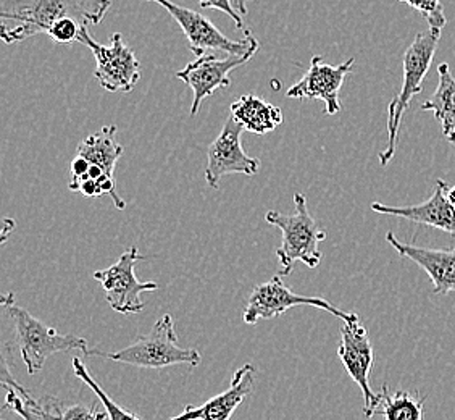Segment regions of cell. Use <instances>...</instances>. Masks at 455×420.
Instances as JSON below:
<instances>
[{
	"label": "cell",
	"mask_w": 455,
	"mask_h": 420,
	"mask_svg": "<svg viewBox=\"0 0 455 420\" xmlns=\"http://www.w3.org/2000/svg\"><path fill=\"white\" fill-rule=\"evenodd\" d=\"M441 33L443 31L429 28L420 35L415 36L411 44L403 52V88L387 105V146L378 156L379 164L383 166H387L395 158L403 114L409 109L411 99L420 94L423 89V81L427 78V73L438 51Z\"/></svg>",
	"instance_id": "6da1fadb"
},
{
	"label": "cell",
	"mask_w": 455,
	"mask_h": 420,
	"mask_svg": "<svg viewBox=\"0 0 455 420\" xmlns=\"http://www.w3.org/2000/svg\"><path fill=\"white\" fill-rule=\"evenodd\" d=\"M0 304L13 320L17 328V343L28 374L35 376L44 368L45 360L57 352L78 350L89 356L88 342L78 335H60L53 327L29 314L27 309L15 304V295L7 293L0 298Z\"/></svg>",
	"instance_id": "7a4b0ae2"
},
{
	"label": "cell",
	"mask_w": 455,
	"mask_h": 420,
	"mask_svg": "<svg viewBox=\"0 0 455 420\" xmlns=\"http://www.w3.org/2000/svg\"><path fill=\"white\" fill-rule=\"evenodd\" d=\"M294 212L284 215L276 210L267 212L265 220L281 230L283 241L276 249V257L280 261V275H291L294 263H306L307 267L315 269L322 262L320 243L326 239L324 228L320 227L307 207L306 196L294 194Z\"/></svg>",
	"instance_id": "3957f363"
},
{
	"label": "cell",
	"mask_w": 455,
	"mask_h": 420,
	"mask_svg": "<svg viewBox=\"0 0 455 420\" xmlns=\"http://www.w3.org/2000/svg\"><path fill=\"white\" fill-rule=\"evenodd\" d=\"M89 356H100L140 368H164L181 364L197 368L202 362L199 351L181 348L178 344L175 322L170 314L162 315L148 335L140 336V340H136L128 348L112 352L91 350Z\"/></svg>",
	"instance_id": "277c9868"
},
{
	"label": "cell",
	"mask_w": 455,
	"mask_h": 420,
	"mask_svg": "<svg viewBox=\"0 0 455 420\" xmlns=\"http://www.w3.org/2000/svg\"><path fill=\"white\" fill-rule=\"evenodd\" d=\"M91 23L78 0H4L0 5V37L5 44L23 43L47 35L61 18Z\"/></svg>",
	"instance_id": "5b68a950"
},
{
	"label": "cell",
	"mask_w": 455,
	"mask_h": 420,
	"mask_svg": "<svg viewBox=\"0 0 455 420\" xmlns=\"http://www.w3.org/2000/svg\"><path fill=\"white\" fill-rule=\"evenodd\" d=\"M79 44L88 47L96 57V77L99 85L108 93H132L140 83V65L132 47L123 43L120 33L112 36L110 45L99 44L89 35L88 25L78 36Z\"/></svg>",
	"instance_id": "8992f818"
},
{
	"label": "cell",
	"mask_w": 455,
	"mask_h": 420,
	"mask_svg": "<svg viewBox=\"0 0 455 420\" xmlns=\"http://www.w3.org/2000/svg\"><path fill=\"white\" fill-rule=\"evenodd\" d=\"M148 2H156L167 10L176 23L183 29L191 51L199 57L213 52L243 55V53L249 52L254 47L255 43H259L249 29L244 31L245 37L243 41H233L228 36L223 35L209 18L197 13L196 10L176 5L175 2H172V0H148Z\"/></svg>",
	"instance_id": "52a82bcc"
},
{
	"label": "cell",
	"mask_w": 455,
	"mask_h": 420,
	"mask_svg": "<svg viewBox=\"0 0 455 420\" xmlns=\"http://www.w3.org/2000/svg\"><path fill=\"white\" fill-rule=\"evenodd\" d=\"M298 306H312L322 309V311H326V312L333 314L334 317L341 319L342 322H347L355 315L354 312H346V311L334 307L326 299L318 298V296H300V295L292 293L281 280V275H276V277H273L272 280L260 283L252 289L244 307L243 320H244V324L255 325L259 320H270V319L288 312L289 309Z\"/></svg>",
	"instance_id": "ba28073f"
},
{
	"label": "cell",
	"mask_w": 455,
	"mask_h": 420,
	"mask_svg": "<svg viewBox=\"0 0 455 420\" xmlns=\"http://www.w3.org/2000/svg\"><path fill=\"white\" fill-rule=\"evenodd\" d=\"M140 259H146L140 254L138 247L132 246L116 262L92 273V279L102 285L106 291L107 303L120 314H140L146 307L142 303V293L157 291L156 281H140L134 273V265Z\"/></svg>",
	"instance_id": "9c48e42d"
},
{
	"label": "cell",
	"mask_w": 455,
	"mask_h": 420,
	"mask_svg": "<svg viewBox=\"0 0 455 420\" xmlns=\"http://www.w3.org/2000/svg\"><path fill=\"white\" fill-rule=\"evenodd\" d=\"M338 356L350 378L359 385L363 394V414L367 419L375 416L378 406V393L371 390L370 374L375 364V350L368 336L367 328L355 314L347 322H342L341 343Z\"/></svg>",
	"instance_id": "30bf717a"
},
{
	"label": "cell",
	"mask_w": 455,
	"mask_h": 420,
	"mask_svg": "<svg viewBox=\"0 0 455 420\" xmlns=\"http://www.w3.org/2000/svg\"><path fill=\"white\" fill-rule=\"evenodd\" d=\"M260 44L255 43L249 52L243 55H228L227 59H219L215 53L201 55L197 61H191L184 67L183 70L176 73V78L181 79L189 88L193 89L194 101L191 105V117H196L202 102L211 97L219 89H227L231 86V71L243 67L251 61L255 53L259 52Z\"/></svg>",
	"instance_id": "8fae6325"
},
{
	"label": "cell",
	"mask_w": 455,
	"mask_h": 420,
	"mask_svg": "<svg viewBox=\"0 0 455 420\" xmlns=\"http://www.w3.org/2000/svg\"><path fill=\"white\" fill-rule=\"evenodd\" d=\"M244 126L229 115L221 128L217 140L212 142L207 149V168L205 182L211 188H219L220 180L225 175L243 174L252 176L260 170V160L251 158L243 149L241 136Z\"/></svg>",
	"instance_id": "7c38bea8"
},
{
	"label": "cell",
	"mask_w": 455,
	"mask_h": 420,
	"mask_svg": "<svg viewBox=\"0 0 455 420\" xmlns=\"http://www.w3.org/2000/svg\"><path fill=\"white\" fill-rule=\"evenodd\" d=\"M355 59H349L341 65H330L320 57L314 55L306 75L286 91L291 99H320L323 101L324 112L330 117L341 112V91L344 79L352 71Z\"/></svg>",
	"instance_id": "4fadbf2b"
},
{
	"label": "cell",
	"mask_w": 455,
	"mask_h": 420,
	"mask_svg": "<svg viewBox=\"0 0 455 420\" xmlns=\"http://www.w3.org/2000/svg\"><path fill=\"white\" fill-rule=\"evenodd\" d=\"M386 241L395 247V253L417 263L427 271L433 283L435 296H446L455 293V247L454 249H431L421 246L403 243L395 233H386Z\"/></svg>",
	"instance_id": "5bb4252c"
},
{
	"label": "cell",
	"mask_w": 455,
	"mask_h": 420,
	"mask_svg": "<svg viewBox=\"0 0 455 420\" xmlns=\"http://www.w3.org/2000/svg\"><path fill=\"white\" fill-rule=\"evenodd\" d=\"M447 183L444 180H436L433 196L417 206L395 207L381 202H373L371 210L381 215H391L399 219L411 220L420 225L436 228L455 238V207L447 199Z\"/></svg>",
	"instance_id": "9a60e30c"
},
{
	"label": "cell",
	"mask_w": 455,
	"mask_h": 420,
	"mask_svg": "<svg viewBox=\"0 0 455 420\" xmlns=\"http://www.w3.org/2000/svg\"><path fill=\"white\" fill-rule=\"evenodd\" d=\"M257 368L254 364H245L237 368L231 378L227 392L217 394L202 406H186L181 414L170 420H229L239 404L251 394L255 385Z\"/></svg>",
	"instance_id": "2e32d148"
},
{
	"label": "cell",
	"mask_w": 455,
	"mask_h": 420,
	"mask_svg": "<svg viewBox=\"0 0 455 420\" xmlns=\"http://www.w3.org/2000/svg\"><path fill=\"white\" fill-rule=\"evenodd\" d=\"M229 110L235 120L244 126L245 132L257 134L273 132L284 120L280 107L268 104L267 101L252 94H245L237 99L236 102L231 104Z\"/></svg>",
	"instance_id": "e0dca14e"
},
{
	"label": "cell",
	"mask_w": 455,
	"mask_h": 420,
	"mask_svg": "<svg viewBox=\"0 0 455 420\" xmlns=\"http://www.w3.org/2000/svg\"><path fill=\"white\" fill-rule=\"evenodd\" d=\"M438 77V88L421 104V110L433 112L444 138L455 146V78L446 61L439 65Z\"/></svg>",
	"instance_id": "ac0fdd59"
},
{
	"label": "cell",
	"mask_w": 455,
	"mask_h": 420,
	"mask_svg": "<svg viewBox=\"0 0 455 420\" xmlns=\"http://www.w3.org/2000/svg\"><path fill=\"white\" fill-rule=\"evenodd\" d=\"M116 132L118 128L115 125L104 126L83 141L76 150L78 156L88 160L89 166L100 168L107 176H112V178H114L116 164L123 154L122 146L115 142Z\"/></svg>",
	"instance_id": "d6986e66"
},
{
	"label": "cell",
	"mask_w": 455,
	"mask_h": 420,
	"mask_svg": "<svg viewBox=\"0 0 455 420\" xmlns=\"http://www.w3.org/2000/svg\"><path fill=\"white\" fill-rule=\"evenodd\" d=\"M425 401L427 396H420L419 392H389L387 385H383L375 414H381L385 420H423Z\"/></svg>",
	"instance_id": "ffe728a7"
},
{
	"label": "cell",
	"mask_w": 455,
	"mask_h": 420,
	"mask_svg": "<svg viewBox=\"0 0 455 420\" xmlns=\"http://www.w3.org/2000/svg\"><path fill=\"white\" fill-rule=\"evenodd\" d=\"M7 388V398H5V408H9L23 420H55L52 411L47 408L44 400H36L28 393L23 386Z\"/></svg>",
	"instance_id": "44dd1931"
},
{
	"label": "cell",
	"mask_w": 455,
	"mask_h": 420,
	"mask_svg": "<svg viewBox=\"0 0 455 420\" xmlns=\"http://www.w3.org/2000/svg\"><path fill=\"white\" fill-rule=\"evenodd\" d=\"M73 372L78 376L79 380H83L86 385L97 394V398L100 400V403L104 404L108 420H140L138 416H134L132 412L123 409L120 404L115 403L114 400L104 392V388L97 384L92 376L89 374L88 368H84L83 360L79 358H73Z\"/></svg>",
	"instance_id": "7402d4cb"
},
{
	"label": "cell",
	"mask_w": 455,
	"mask_h": 420,
	"mask_svg": "<svg viewBox=\"0 0 455 420\" xmlns=\"http://www.w3.org/2000/svg\"><path fill=\"white\" fill-rule=\"evenodd\" d=\"M47 408L52 411L55 420H107L108 414L100 412L97 406L86 408L83 404H73V406H65L60 400L53 396H43Z\"/></svg>",
	"instance_id": "603a6c76"
},
{
	"label": "cell",
	"mask_w": 455,
	"mask_h": 420,
	"mask_svg": "<svg viewBox=\"0 0 455 420\" xmlns=\"http://www.w3.org/2000/svg\"><path fill=\"white\" fill-rule=\"evenodd\" d=\"M409 7L417 10L421 17L428 21L429 28L443 31L447 25L446 13L443 0H399Z\"/></svg>",
	"instance_id": "cb8c5ba5"
},
{
	"label": "cell",
	"mask_w": 455,
	"mask_h": 420,
	"mask_svg": "<svg viewBox=\"0 0 455 420\" xmlns=\"http://www.w3.org/2000/svg\"><path fill=\"white\" fill-rule=\"evenodd\" d=\"M89 23L81 21L78 18L67 17L59 20L47 36L52 39L53 43L59 44H71V43H78V36L83 27H86Z\"/></svg>",
	"instance_id": "d4e9b609"
},
{
	"label": "cell",
	"mask_w": 455,
	"mask_h": 420,
	"mask_svg": "<svg viewBox=\"0 0 455 420\" xmlns=\"http://www.w3.org/2000/svg\"><path fill=\"white\" fill-rule=\"evenodd\" d=\"M78 2L92 25H99L106 18L108 9L112 7V0H78Z\"/></svg>",
	"instance_id": "484cf974"
},
{
	"label": "cell",
	"mask_w": 455,
	"mask_h": 420,
	"mask_svg": "<svg viewBox=\"0 0 455 420\" xmlns=\"http://www.w3.org/2000/svg\"><path fill=\"white\" fill-rule=\"evenodd\" d=\"M197 2H199L202 9H217L220 12H223V13H227L228 17L235 21L237 29L247 31V28H244L243 17L237 13V10L235 9L231 0H197Z\"/></svg>",
	"instance_id": "4316f807"
},
{
	"label": "cell",
	"mask_w": 455,
	"mask_h": 420,
	"mask_svg": "<svg viewBox=\"0 0 455 420\" xmlns=\"http://www.w3.org/2000/svg\"><path fill=\"white\" fill-rule=\"evenodd\" d=\"M15 230V220L4 219L2 220V245L7 241L10 233Z\"/></svg>",
	"instance_id": "83f0119b"
},
{
	"label": "cell",
	"mask_w": 455,
	"mask_h": 420,
	"mask_svg": "<svg viewBox=\"0 0 455 420\" xmlns=\"http://www.w3.org/2000/svg\"><path fill=\"white\" fill-rule=\"evenodd\" d=\"M231 2H233L235 9L237 10V13H239L241 17H244V15H247V4H249V2H254V0H231Z\"/></svg>",
	"instance_id": "f1b7e54d"
},
{
	"label": "cell",
	"mask_w": 455,
	"mask_h": 420,
	"mask_svg": "<svg viewBox=\"0 0 455 420\" xmlns=\"http://www.w3.org/2000/svg\"><path fill=\"white\" fill-rule=\"evenodd\" d=\"M446 196L449 202H451V204L455 207V186H452V188H447Z\"/></svg>",
	"instance_id": "f546056e"
}]
</instances>
